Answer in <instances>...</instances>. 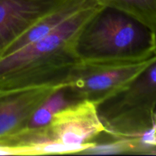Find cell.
I'll use <instances>...</instances> for the list:
<instances>
[{"label":"cell","mask_w":156,"mask_h":156,"mask_svg":"<svg viewBox=\"0 0 156 156\" xmlns=\"http://www.w3.org/2000/svg\"><path fill=\"white\" fill-rule=\"evenodd\" d=\"M104 6L95 2L44 37L0 59V88L18 89L66 84L82 63L75 50L78 36Z\"/></svg>","instance_id":"1"},{"label":"cell","mask_w":156,"mask_h":156,"mask_svg":"<svg viewBox=\"0 0 156 156\" xmlns=\"http://www.w3.org/2000/svg\"><path fill=\"white\" fill-rule=\"evenodd\" d=\"M82 63H132L156 55V33L139 20L104 6L78 36L75 45Z\"/></svg>","instance_id":"2"},{"label":"cell","mask_w":156,"mask_h":156,"mask_svg":"<svg viewBox=\"0 0 156 156\" xmlns=\"http://www.w3.org/2000/svg\"><path fill=\"white\" fill-rule=\"evenodd\" d=\"M107 136L146 138L155 127L156 55L123 91L98 105Z\"/></svg>","instance_id":"3"},{"label":"cell","mask_w":156,"mask_h":156,"mask_svg":"<svg viewBox=\"0 0 156 156\" xmlns=\"http://www.w3.org/2000/svg\"><path fill=\"white\" fill-rule=\"evenodd\" d=\"M153 57L132 63L82 62L67 81L66 88L76 103L88 101L98 106L127 88Z\"/></svg>","instance_id":"4"},{"label":"cell","mask_w":156,"mask_h":156,"mask_svg":"<svg viewBox=\"0 0 156 156\" xmlns=\"http://www.w3.org/2000/svg\"><path fill=\"white\" fill-rule=\"evenodd\" d=\"M52 154L80 153L105 133L98 106L82 101L58 111L46 126Z\"/></svg>","instance_id":"5"},{"label":"cell","mask_w":156,"mask_h":156,"mask_svg":"<svg viewBox=\"0 0 156 156\" xmlns=\"http://www.w3.org/2000/svg\"><path fill=\"white\" fill-rule=\"evenodd\" d=\"M64 85L3 90L0 94V143L26 129L36 110Z\"/></svg>","instance_id":"6"},{"label":"cell","mask_w":156,"mask_h":156,"mask_svg":"<svg viewBox=\"0 0 156 156\" xmlns=\"http://www.w3.org/2000/svg\"><path fill=\"white\" fill-rule=\"evenodd\" d=\"M65 0H0V59L42 17Z\"/></svg>","instance_id":"7"},{"label":"cell","mask_w":156,"mask_h":156,"mask_svg":"<svg viewBox=\"0 0 156 156\" xmlns=\"http://www.w3.org/2000/svg\"><path fill=\"white\" fill-rule=\"evenodd\" d=\"M94 2H95L94 0H65L60 5L42 17L24 32L9 47L4 56L44 37L79 11Z\"/></svg>","instance_id":"8"},{"label":"cell","mask_w":156,"mask_h":156,"mask_svg":"<svg viewBox=\"0 0 156 156\" xmlns=\"http://www.w3.org/2000/svg\"><path fill=\"white\" fill-rule=\"evenodd\" d=\"M139 20L156 33V0H94Z\"/></svg>","instance_id":"9"},{"label":"cell","mask_w":156,"mask_h":156,"mask_svg":"<svg viewBox=\"0 0 156 156\" xmlns=\"http://www.w3.org/2000/svg\"><path fill=\"white\" fill-rule=\"evenodd\" d=\"M76 104L69 94L66 84L53 92L34 113L27 129H39L47 126L58 111Z\"/></svg>","instance_id":"10"},{"label":"cell","mask_w":156,"mask_h":156,"mask_svg":"<svg viewBox=\"0 0 156 156\" xmlns=\"http://www.w3.org/2000/svg\"><path fill=\"white\" fill-rule=\"evenodd\" d=\"M146 155H156V126L145 140Z\"/></svg>","instance_id":"11"},{"label":"cell","mask_w":156,"mask_h":156,"mask_svg":"<svg viewBox=\"0 0 156 156\" xmlns=\"http://www.w3.org/2000/svg\"><path fill=\"white\" fill-rule=\"evenodd\" d=\"M154 120H155V126H156V111L155 112V117H154Z\"/></svg>","instance_id":"12"},{"label":"cell","mask_w":156,"mask_h":156,"mask_svg":"<svg viewBox=\"0 0 156 156\" xmlns=\"http://www.w3.org/2000/svg\"><path fill=\"white\" fill-rule=\"evenodd\" d=\"M3 90H4V89H1V88H0V94H1V93L2 92V91H3Z\"/></svg>","instance_id":"13"}]
</instances>
